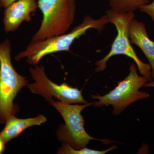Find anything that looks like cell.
<instances>
[{"label":"cell","instance_id":"obj_1","mask_svg":"<svg viewBox=\"0 0 154 154\" xmlns=\"http://www.w3.org/2000/svg\"><path fill=\"white\" fill-rule=\"evenodd\" d=\"M110 22L107 15L99 19H93L89 15L84 18L83 22L76 26L67 34L46 38L42 41L30 42L26 49L19 53L15 57L16 60L26 58V62L32 65L37 64L45 56L62 51H69L75 40L83 35L87 30L94 28L101 33Z\"/></svg>","mask_w":154,"mask_h":154},{"label":"cell","instance_id":"obj_2","mask_svg":"<svg viewBox=\"0 0 154 154\" xmlns=\"http://www.w3.org/2000/svg\"><path fill=\"white\" fill-rule=\"evenodd\" d=\"M11 46L6 39L0 43V123H5L19 111L14 99L21 89L28 85L27 77L17 73L11 61Z\"/></svg>","mask_w":154,"mask_h":154},{"label":"cell","instance_id":"obj_3","mask_svg":"<svg viewBox=\"0 0 154 154\" xmlns=\"http://www.w3.org/2000/svg\"><path fill=\"white\" fill-rule=\"evenodd\" d=\"M110 22L115 25L117 34L111 46V49L107 55L101 60L96 62L95 72L104 71L107 66V63L110 58L115 55L122 54L134 61L141 74L148 79L149 82L153 80L152 68L149 64L146 63L139 58L131 45L128 31L130 24L134 19V12L121 13L112 9L106 11Z\"/></svg>","mask_w":154,"mask_h":154},{"label":"cell","instance_id":"obj_4","mask_svg":"<svg viewBox=\"0 0 154 154\" xmlns=\"http://www.w3.org/2000/svg\"><path fill=\"white\" fill-rule=\"evenodd\" d=\"M37 3L43 14V20L31 42L65 34L74 21L75 1L38 0Z\"/></svg>","mask_w":154,"mask_h":154},{"label":"cell","instance_id":"obj_5","mask_svg":"<svg viewBox=\"0 0 154 154\" xmlns=\"http://www.w3.org/2000/svg\"><path fill=\"white\" fill-rule=\"evenodd\" d=\"M129 75L124 80L119 82L118 85L108 94L103 96L92 95L95 107L110 105L113 107V113L119 115L127 107L134 102L150 97L148 93L140 91L146 83L149 82L146 77L139 75L135 64L131 65Z\"/></svg>","mask_w":154,"mask_h":154},{"label":"cell","instance_id":"obj_6","mask_svg":"<svg viewBox=\"0 0 154 154\" xmlns=\"http://www.w3.org/2000/svg\"><path fill=\"white\" fill-rule=\"evenodd\" d=\"M50 105L53 106L62 116L65 124H62L57 131L58 139L74 149H81L87 146L91 140H100L92 137L86 132L84 128L85 121L81 113L85 108L93 105V102L83 105L67 104L52 100Z\"/></svg>","mask_w":154,"mask_h":154},{"label":"cell","instance_id":"obj_7","mask_svg":"<svg viewBox=\"0 0 154 154\" xmlns=\"http://www.w3.org/2000/svg\"><path fill=\"white\" fill-rule=\"evenodd\" d=\"M34 82L28 85V88L33 94L40 95L45 101L50 102L54 98L58 101L67 104H87L84 99L82 91L74 88L66 83L60 85L53 82L48 78L43 66L37 64L29 68Z\"/></svg>","mask_w":154,"mask_h":154},{"label":"cell","instance_id":"obj_8","mask_svg":"<svg viewBox=\"0 0 154 154\" xmlns=\"http://www.w3.org/2000/svg\"><path fill=\"white\" fill-rule=\"evenodd\" d=\"M38 8L36 0H17L7 7L4 13L5 31L12 32L17 30L23 21H31V14Z\"/></svg>","mask_w":154,"mask_h":154},{"label":"cell","instance_id":"obj_9","mask_svg":"<svg viewBox=\"0 0 154 154\" xmlns=\"http://www.w3.org/2000/svg\"><path fill=\"white\" fill-rule=\"evenodd\" d=\"M128 35L131 43L137 45L147 58L154 79V41L149 38L145 25L134 19L130 24Z\"/></svg>","mask_w":154,"mask_h":154},{"label":"cell","instance_id":"obj_10","mask_svg":"<svg viewBox=\"0 0 154 154\" xmlns=\"http://www.w3.org/2000/svg\"><path fill=\"white\" fill-rule=\"evenodd\" d=\"M46 121V117L42 114L34 118L25 119L17 118L15 115L11 116L6 121L5 126L0 133V136L6 144L9 141L19 136L28 128L41 125Z\"/></svg>","mask_w":154,"mask_h":154},{"label":"cell","instance_id":"obj_11","mask_svg":"<svg viewBox=\"0 0 154 154\" xmlns=\"http://www.w3.org/2000/svg\"><path fill=\"white\" fill-rule=\"evenodd\" d=\"M151 0H108L110 9L121 13L134 12Z\"/></svg>","mask_w":154,"mask_h":154},{"label":"cell","instance_id":"obj_12","mask_svg":"<svg viewBox=\"0 0 154 154\" xmlns=\"http://www.w3.org/2000/svg\"><path fill=\"white\" fill-rule=\"evenodd\" d=\"M116 148H117V146H116L113 145L109 148L103 151L95 150L88 149L86 147L84 148L77 149L72 148V147L68 145L63 143V146L58 150L57 153L60 154H105Z\"/></svg>","mask_w":154,"mask_h":154},{"label":"cell","instance_id":"obj_13","mask_svg":"<svg viewBox=\"0 0 154 154\" xmlns=\"http://www.w3.org/2000/svg\"><path fill=\"white\" fill-rule=\"evenodd\" d=\"M139 10L141 12L148 14L154 23V0L151 3L142 6Z\"/></svg>","mask_w":154,"mask_h":154},{"label":"cell","instance_id":"obj_14","mask_svg":"<svg viewBox=\"0 0 154 154\" xmlns=\"http://www.w3.org/2000/svg\"><path fill=\"white\" fill-rule=\"evenodd\" d=\"M17 0H0L2 3V6L5 8H6L11 4L14 2H16Z\"/></svg>","mask_w":154,"mask_h":154},{"label":"cell","instance_id":"obj_15","mask_svg":"<svg viewBox=\"0 0 154 154\" xmlns=\"http://www.w3.org/2000/svg\"><path fill=\"white\" fill-rule=\"evenodd\" d=\"M5 144L6 143L0 136V154L2 153L5 150Z\"/></svg>","mask_w":154,"mask_h":154},{"label":"cell","instance_id":"obj_16","mask_svg":"<svg viewBox=\"0 0 154 154\" xmlns=\"http://www.w3.org/2000/svg\"><path fill=\"white\" fill-rule=\"evenodd\" d=\"M143 87L144 88H154V79H153L152 82L146 83Z\"/></svg>","mask_w":154,"mask_h":154},{"label":"cell","instance_id":"obj_17","mask_svg":"<svg viewBox=\"0 0 154 154\" xmlns=\"http://www.w3.org/2000/svg\"><path fill=\"white\" fill-rule=\"evenodd\" d=\"M2 3H1V1H0V9H1V8H2Z\"/></svg>","mask_w":154,"mask_h":154}]
</instances>
